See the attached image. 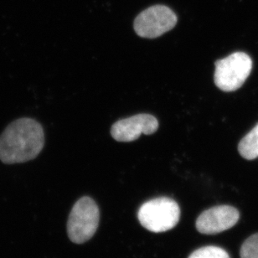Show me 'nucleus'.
<instances>
[{
  "mask_svg": "<svg viewBox=\"0 0 258 258\" xmlns=\"http://www.w3.org/2000/svg\"><path fill=\"white\" fill-rule=\"evenodd\" d=\"M45 134L36 120L22 117L9 124L0 135V160L6 164L25 163L42 151Z\"/></svg>",
  "mask_w": 258,
  "mask_h": 258,
  "instance_id": "1",
  "label": "nucleus"
},
{
  "mask_svg": "<svg viewBox=\"0 0 258 258\" xmlns=\"http://www.w3.org/2000/svg\"><path fill=\"white\" fill-rule=\"evenodd\" d=\"M180 217V209L176 201L168 197H159L147 201L139 209V222L148 231L161 233L176 226Z\"/></svg>",
  "mask_w": 258,
  "mask_h": 258,
  "instance_id": "2",
  "label": "nucleus"
},
{
  "mask_svg": "<svg viewBox=\"0 0 258 258\" xmlns=\"http://www.w3.org/2000/svg\"><path fill=\"white\" fill-rule=\"evenodd\" d=\"M98 206L92 198L84 196L72 208L67 222V234L76 244L85 243L94 236L99 225Z\"/></svg>",
  "mask_w": 258,
  "mask_h": 258,
  "instance_id": "3",
  "label": "nucleus"
},
{
  "mask_svg": "<svg viewBox=\"0 0 258 258\" xmlns=\"http://www.w3.org/2000/svg\"><path fill=\"white\" fill-rule=\"evenodd\" d=\"M252 61L244 52H236L217 60L215 71V84L223 92L238 90L251 74Z\"/></svg>",
  "mask_w": 258,
  "mask_h": 258,
  "instance_id": "4",
  "label": "nucleus"
},
{
  "mask_svg": "<svg viewBox=\"0 0 258 258\" xmlns=\"http://www.w3.org/2000/svg\"><path fill=\"white\" fill-rule=\"evenodd\" d=\"M177 15L170 8L154 5L140 13L134 21V30L140 37L158 38L176 25Z\"/></svg>",
  "mask_w": 258,
  "mask_h": 258,
  "instance_id": "5",
  "label": "nucleus"
},
{
  "mask_svg": "<svg viewBox=\"0 0 258 258\" xmlns=\"http://www.w3.org/2000/svg\"><path fill=\"white\" fill-rule=\"evenodd\" d=\"M239 218V211L233 206H215L200 215L196 220V229L205 235L221 233L233 227Z\"/></svg>",
  "mask_w": 258,
  "mask_h": 258,
  "instance_id": "6",
  "label": "nucleus"
},
{
  "mask_svg": "<svg viewBox=\"0 0 258 258\" xmlns=\"http://www.w3.org/2000/svg\"><path fill=\"white\" fill-rule=\"evenodd\" d=\"M159 128L156 117L150 114H138L119 120L112 125L111 134L118 142L135 141L142 134L150 135Z\"/></svg>",
  "mask_w": 258,
  "mask_h": 258,
  "instance_id": "7",
  "label": "nucleus"
},
{
  "mask_svg": "<svg viewBox=\"0 0 258 258\" xmlns=\"http://www.w3.org/2000/svg\"><path fill=\"white\" fill-rule=\"evenodd\" d=\"M238 151L241 156L247 160L258 158V124L241 139Z\"/></svg>",
  "mask_w": 258,
  "mask_h": 258,
  "instance_id": "8",
  "label": "nucleus"
},
{
  "mask_svg": "<svg viewBox=\"0 0 258 258\" xmlns=\"http://www.w3.org/2000/svg\"><path fill=\"white\" fill-rule=\"evenodd\" d=\"M189 258H230L227 251L218 246H208L199 248Z\"/></svg>",
  "mask_w": 258,
  "mask_h": 258,
  "instance_id": "9",
  "label": "nucleus"
},
{
  "mask_svg": "<svg viewBox=\"0 0 258 258\" xmlns=\"http://www.w3.org/2000/svg\"><path fill=\"white\" fill-rule=\"evenodd\" d=\"M241 258H258V233L244 241L240 251Z\"/></svg>",
  "mask_w": 258,
  "mask_h": 258,
  "instance_id": "10",
  "label": "nucleus"
}]
</instances>
